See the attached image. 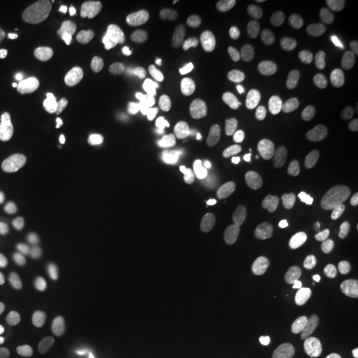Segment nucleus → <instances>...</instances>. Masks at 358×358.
<instances>
[{
  "mask_svg": "<svg viewBox=\"0 0 358 358\" xmlns=\"http://www.w3.org/2000/svg\"><path fill=\"white\" fill-rule=\"evenodd\" d=\"M244 103L245 106L252 110V112H259L263 109V103L259 100L257 94L256 93H248L245 97H244Z\"/></svg>",
  "mask_w": 358,
  "mask_h": 358,
  "instance_id": "obj_32",
  "label": "nucleus"
},
{
  "mask_svg": "<svg viewBox=\"0 0 358 358\" xmlns=\"http://www.w3.org/2000/svg\"><path fill=\"white\" fill-rule=\"evenodd\" d=\"M252 146L255 148L256 150H259V152H263V150L267 149L266 140H264L263 137H255V138L252 140Z\"/></svg>",
  "mask_w": 358,
  "mask_h": 358,
  "instance_id": "obj_42",
  "label": "nucleus"
},
{
  "mask_svg": "<svg viewBox=\"0 0 358 358\" xmlns=\"http://www.w3.org/2000/svg\"><path fill=\"white\" fill-rule=\"evenodd\" d=\"M16 75L22 78H31L36 75V71L34 68H27V66H17L16 68Z\"/></svg>",
  "mask_w": 358,
  "mask_h": 358,
  "instance_id": "obj_38",
  "label": "nucleus"
},
{
  "mask_svg": "<svg viewBox=\"0 0 358 358\" xmlns=\"http://www.w3.org/2000/svg\"><path fill=\"white\" fill-rule=\"evenodd\" d=\"M166 141L161 134L150 133L130 152L129 164L137 173H146L158 166L166 155Z\"/></svg>",
  "mask_w": 358,
  "mask_h": 358,
  "instance_id": "obj_8",
  "label": "nucleus"
},
{
  "mask_svg": "<svg viewBox=\"0 0 358 358\" xmlns=\"http://www.w3.org/2000/svg\"><path fill=\"white\" fill-rule=\"evenodd\" d=\"M207 275L199 268H183L178 273L176 282L183 291H194L205 287Z\"/></svg>",
  "mask_w": 358,
  "mask_h": 358,
  "instance_id": "obj_24",
  "label": "nucleus"
},
{
  "mask_svg": "<svg viewBox=\"0 0 358 358\" xmlns=\"http://www.w3.org/2000/svg\"><path fill=\"white\" fill-rule=\"evenodd\" d=\"M348 264L352 273L358 278V244L352 248L350 254L348 256Z\"/></svg>",
  "mask_w": 358,
  "mask_h": 358,
  "instance_id": "obj_34",
  "label": "nucleus"
},
{
  "mask_svg": "<svg viewBox=\"0 0 358 358\" xmlns=\"http://www.w3.org/2000/svg\"><path fill=\"white\" fill-rule=\"evenodd\" d=\"M297 142L300 149L307 154L312 161L324 164L328 159V152L319 140H316L308 130H300L297 134Z\"/></svg>",
  "mask_w": 358,
  "mask_h": 358,
  "instance_id": "obj_23",
  "label": "nucleus"
},
{
  "mask_svg": "<svg viewBox=\"0 0 358 358\" xmlns=\"http://www.w3.org/2000/svg\"><path fill=\"white\" fill-rule=\"evenodd\" d=\"M266 146L271 152H275L279 157L285 158L292 152V142L284 134H272L266 140Z\"/></svg>",
  "mask_w": 358,
  "mask_h": 358,
  "instance_id": "obj_28",
  "label": "nucleus"
},
{
  "mask_svg": "<svg viewBox=\"0 0 358 358\" xmlns=\"http://www.w3.org/2000/svg\"><path fill=\"white\" fill-rule=\"evenodd\" d=\"M316 223H317V219L315 215H301V217H297L294 227L296 239L300 242H304L310 235Z\"/></svg>",
  "mask_w": 358,
  "mask_h": 358,
  "instance_id": "obj_29",
  "label": "nucleus"
},
{
  "mask_svg": "<svg viewBox=\"0 0 358 358\" xmlns=\"http://www.w3.org/2000/svg\"><path fill=\"white\" fill-rule=\"evenodd\" d=\"M134 208H136V201L129 195L122 196L118 201V203L115 205V217H113V222H112V227L117 230L121 226H124L130 215L133 214Z\"/></svg>",
  "mask_w": 358,
  "mask_h": 358,
  "instance_id": "obj_25",
  "label": "nucleus"
},
{
  "mask_svg": "<svg viewBox=\"0 0 358 358\" xmlns=\"http://www.w3.org/2000/svg\"><path fill=\"white\" fill-rule=\"evenodd\" d=\"M287 178L292 183L294 190L308 192L312 190V177L317 174V169L301 158L294 157L285 170Z\"/></svg>",
  "mask_w": 358,
  "mask_h": 358,
  "instance_id": "obj_13",
  "label": "nucleus"
},
{
  "mask_svg": "<svg viewBox=\"0 0 358 358\" xmlns=\"http://www.w3.org/2000/svg\"><path fill=\"white\" fill-rule=\"evenodd\" d=\"M250 140H251L250 130L242 125L227 127L223 129L217 136L219 145L224 149H231V150L243 149L248 145Z\"/></svg>",
  "mask_w": 358,
  "mask_h": 358,
  "instance_id": "obj_19",
  "label": "nucleus"
},
{
  "mask_svg": "<svg viewBox=\"0 0 358 358\" xmlns=\"http://www.w3.org/2000/svg\"><path fill=\"white\" fill-rule=\"evenodd\" d=\"M68 109L77 120L83 122H94L105 113L106 101L100 94L81 93L69 100Z\"/></svg>",
  "mask_w": 358,
  "mask_h": 358,
  "instance_id": "obj_9",
  "label": "nucleus"
},
{
  "mask_svg": "<svg viewBox=\"0 0 358 358\" xmlns=\"http://www.w3.org/2000/svg\"><path fill=\"white\" fill-rule=\"evenodd\" d=\"M279 208V215H280V222H282L284 229L287 230H294V223L297 220L299 215H296L292 210L284 207V206H278Z\"/></svg>",
  "mask_w": 358,
  "mask_h": 358,
  "instance_id": "obj_31",
  "label": "nucleus"
},
{
  "mask_svg": "<svg viewBox=\"0 0 358 358\" xmlns=\"http://www.w3.org/2000/svg\"><path fill=\"white\" fill-rule=\"evenodd\" d=\"M344 90L348 94H358V51L355 52L346 66Z\"/></svg>",
  "mask_w": 358,
  "mask_h": 358,
  "instance_id": "obj_27",
  "label": "nucleus"
},
{
  "mask_svg": "<svg viewBox=\"0 0 358 358\" xmlns=\"http://www.w3.org/2000/svg\"><path fill=\"white\" fill-rule=\"evenodd\" d=\"M320 35L324 38H337L348 41L356 35V26L349 20L340 17H327L321 22Z\"/></svg>",
  "mask_w": 358,
  "mask_h": 358,
  "instance_id": "obj_18",
  "label": "nucleus"
},
{
  "mask_svg": "<svg viewBox=\"0 0 358 358\" xmlns=\"http://www.w3.org/2000/svg\"><path fill=\"white\" fill-rule=\"evenodd\" d=\"M138 24L141 31H149L152 27V19L148 13H141V16L138 17Z\"/></svg>",
  "mask_w": 358,
  "mask_h": 358,
  "instance_id": "obj_40",
  "label": "nucleus"
},
{
  "mask_svg": "<svg viewBox=\"0 0 358 358\" xmlns=\"http://www.w3.org/2000/svg\"><path fill=\"white\" fill-rule=\"evenodd\" d=\"M153 60L152 48L142 41H130L121 53L120 59L115 63V68L122 76L129 68H138L145 72Z\"/></svg>",
  "mask_w": 358,
  "mask_h": 358,
  "instance_id": "obj_10",
  "label": "nucleus"
},
{
  "mask_svg": "<svg viewBox=\"0 0 358 358\" xmlns=\"http://www.w3.org/2000/svg\"><path fill=\"white\" fill-rule=\"evenodd\" d=\"M143 73L145 72H142L138 68H129L124 72L122 77L128 81L133 90H138L141 88L142 81H143Z\"/></svg>",
  "mask_w": 358,
  "mask_h": 358,
  "instance_id": "obj_30",
  "label": "nucleus"
},
{
  "mask_svg": "<svg viewBox=\"0 0 358 358\" xmlns=\"http://www.w3.org/2000/svg\"><path fill=\"white\" fill-rule=\"evenodd\" d=\"M189 73V65L183 60L164 62L153 72L154 81L165 88H174Z\"/></svg>",
  "mask_w": 358,
  "mask_h": 358,
  "instance_id": "obj_14",
  "label": "nucleus"
},
{
  "mask_svg": "<svg viewBox=\"0 0 358 358\" xmlns=\"http://www.w3.org/2000/svg\"><path fill=\"white\" fill-rule=\"evenodd\" d=\"M125 242H124V239L121 238V236H117L115 235V238H113V252H112V255L118 256L121 252H124L125 251Z\"/></svg>",
  "mask_w": 358,
  "mask_h": 358,
  "instance_id": "obj_36",
  "label": "nucleus"
},
{
  "mask_svg": "<svg viewBox=\"0 0 358 358\" xmlns=\"http://www.w3.org/2000/svg\"><path fill=\"white\" fill-rule=\"evenodd\" d=\"M31 158L32 159H35V161H43L44 159V157H45V149L43 148V146H34L32 149H31Z\"/></svg>",
  "mask_w": 358,
  "mask_h": 358,
  "instance_id": "obj_39",
  "label": "nucleus"
},
{
  "mask_svg": "<svg viewBox=\"0 0 358 358\" xmlns=\"http://www.w3.org/2000/svg\"><path fill=\"white\" fill-rule=\"evenodd\" d=\"M118 282H120V285L122 288H128L129 285H130V275H129L128 269H122L120 272Z\"/></svg>",
  "mask_w": 358,
  "mask_h": 358,
  "instance_id": "obj_41",
  "label": "nucleus"
},
{
  "mask_svg": "<svg viewBox=\"0 0 358 358\" xmlns=\"http://www.w3.org/2000/svg\"><path fill=\"white\" fill-rule=\"evenodd\" d=\"M52 315L44 308H29L16 315L4 325V338L13 345L35 343L50 331Z\"/></svg>",
  "mask_w": 358,
  "mask_h": 358,
  "instance_id": "obj_3",
  "label": "nucleus"
},
{
  "mask_svg": "<svg viewBox=\"0 0 358 358\" xmlns=\"http://www.w3.org/2000/svg\"><path fill=\"white\" fill-rule=\"evenodd\" d=\"M271 192H272V195L280 202L279 205L292 210L294 214L299 217H301L304 213H307L310 207V198H309L308 192H299L294 189L288 190L280 185H275Z\"/></svg>",
  "mask_w": 358,
  "mask_h": 358,
  "instance_id": "obj_16",
  "label": "nucleus"
},
{
  "mask_svg": "<svg viewBox=\"0 0 358 358\" xmlns=\"http://www.w3.org/2000/svg\"><path fill=\"white\" fill-rule=\"evenodd\" d=\"M352 287L350 272L346 268L333 269L329 271L320 282H317V291L321 294L336 296L346 294Z\"/></svg>",
  "mask_w": 358,
  "mask_h": 358,
  "instance_id": "obj_17",
  "label": "nucleus"
},
{
  "mask_svg": "<svg viewBox=\"0 0 358 358\" xmlns=\"http://www.w3.org/2000/svg\"><path fill=\"white\" fill-rule=\"evenodd\" d=\"M322 124H324V120L321 117H316L312 121V128L317 130V131H321L322 130Z\"/></svg>",
  "mask_w": 358,
  "mask_h": 358,
  "instance_id": "obj_43",
  "label": "nucleus"
},
{
  "mask_svg": "<svg viewBox=\"0 0 358 358\" xmlns=\"http://www.w3.org/2000/svg\"><path fill=\"white\" fill-rule=\"evenodd\" d=\"M357 1H348L346 3V8H350V7H353V4H356Z\"/></svg>",
  "mask_w": 358,
  "mask_h": 358,
  "instance_id": "obj_45",
  "label": "nucleus"
},
{
  "mask_svg": "<svg viewBox=\"0 0 358 358\" xmlns=\"http://www.w3.org/2000/svg\"><path fill=\"white\" fill-rule=\"evenodd\" d=\"M87 213L97 226H112L115 217V203L112 195L103 186L97 185L93 187V196L87 203Z\"/></svg>",
  "mask_w": 358,
  "mask_h": 358,
  "instance_id": "obj_11",
  "label": "nucleus"
},
{
  "mask_svg": "<svg viewBox=\"0 0 358 358\" xmlns=\"http://www.w3.org/2000/svg\"><path fill=\"white\" fill-rule=\"evenodd\" d=\"M338 251L340 250H338L337 244L333 242L328 234H324V232L319 234L312 241V252H313V255L316 256L315 266L319 268L327 267L329 255H332V254L337 255Z\"/></svg>",
  "mask_w": 358,
  "mask_h": 358,
  "instance_id": "obj_22",
  "label": "nucleus"
},
{
  "mask_svg": "<svg viewBox=\"0 0 358 358\" xmlns=\"http://www.w3.org/2000/svg\"><path fill=\"white\" fill-rule=\"evenodd\" d=\"M103 19L100 1H75L52 17L44 29V36L53 45L75 48L96 35Z\"/></svg>",
  "mask_w": 358,
  "mask_h": 358,
  "instance_id": "obj_1",
  "label": "nucleus"
},
{
  "mask_svg": "<svg viewBox=\"0 0 358 358\" xmlns=\"http://www.w3.org/2000/svg\"><path fill=\"white\" fill-rule=\"evenodd\" d=\"M15 109V100L0 99V117H10Z\"/></svg>",
  "mask_w": 358,
  "mask_h": 358,
  "instance_id": "obj_33",
  "label": "nucleus"
},
{
  "mask_svg": "<svg viewBox=\"0 0 358 358\" xmlns=\"http://www.w3.org/2000/svg\"><path fill=\"white\" fill-rule=\"evenodd\" d=\"M299 36V28L291 20L262 27L252 36V43L259 51L279 52L291 47Z\"/></svg>",
  "mask_w": 358,
  "mask_h": 358,
  "instance_id": "obj_7",
  "label": "nucleus"
},
{
  "mask_svg": "<svg viewBox=\"0 0 358 358\" xmlns=\"http://www.w3.org/2000/svg\"><path fill=\"white\" fill-rule=\"evenodd\" d=\"M296 68L289 60L278 59L271 62L262 72V78L275 87H287L294 83Z\"/></svg>",
  "mask_w": 358,
  "mask_h": 358,
  "instance_id": "obj_15",
  "label": "nucleus"
},
{
  "mask_svg": "<svg viewBox=\"0 0 358 358\" xmlns=\"http://www.w3.org/2000/svg\"><path fill=\"white\" fill-rule=\"evenodd\" d=\"M27 252L22 243V232L15 224L7 226L1 234L0 280L17 282L26 272Z\"/></svg>",
  "mask_w": 358,
  "mask_h": 358,
  "instance_id": "obj_4",
  "label": "nucleus"
},
{
  "mask_svg": "<svg viewBox=\"0 0 358 358\" xmlns=\"http://www.w3.org/2000/svg\"><path fill=\"white\" fill-rule=\"evenodd\" d=\"M319 214L328 223H336L343 215V203L337 192L333 190H325L319 196Z\"/></svg>",
  "mask_w": 358,
  "mask_h": 358,
  "instance_id": "obj_21",
  "label": "nucleus"
},
{
  "mask_svg": "<svg viewBox=\"0 0 358 358\" xmlns=\"http://www.w3.org/2000/svg\"><path fill=\"white\" fill-rule=\"evenodd\" d=\"M250 80V71L243 59L236 52L222 48L214 56V63L206 75L205 84L210 97L219 100L230 94L235 88H247Z\"/></svg>",
  "mask_w": 358,
  "mask_h": 358,
  "instance_id": "obj_2",
  "label": "nucleus"
},
{
  "mask_svg": "<svg viewBox=\"0 0 358 358\" xmlns=\"http://www.w3.org/2000/svg\"><path fill=\"white\" fill-rule=\"evenodd\" d=\"M10 73H11V65L6 62V59L0 56V87L4 83V80L10 76Z\"/></svg>",
  "mask_w": 358,
  "mask_h": 358,
  "instance_id": "obj_35",
  "label": "nucleus"
},
{
  "mask_svg": "<svg viewBox=\"0 0 358 358\" xmlns=\"http://www.w3.org/2000/svg\"><path fill=\"white\" fill-rule=\"evenodd\" d=\"M78 173L76 158L69 154L56 155L44 161L35 170V182L44 189L62 187L75 178Z\"/></svg>",
  "mask_w": 358,
  "mask_h": 358,
  "instance_id": "obj_6",
  "label": "nucleus"
},
{
  "mask_svg": "<svg viewBox=\"0 0 358 358\" xmlns=\"http://www.w3.org/2000/svg\"><path fill=\"white\" fill-rule=\"evenodd\" d=\"M325 320L334 328H350L358 317V301L332 300L324 307Z\"/></svg>",
  "mask_w": 358,
  "mask_h": 358,
  "instance_id": "obj_12",
  "label": "nucleus"
},
{
  "mask_svg": "<svg viewBox=\"0 0 358 358\" xmlns=\"http://www.w3.org/2000/svg\"><path fill=\"white\" fill-rule=\"evenodd\" d=\"M256 224L260 229H272L278 222H280L278 206L260 205L256 210Z\"/></svg>",
  "mask_w": 358,
  "mask_h": 358,
  "instance_id": "obj_26",
  "label": "nucleus"
},
{
  "mask_svg": "<svg viewBox=\"0 0 358 358\" xmlns=\"http://www.w3.org/2000/svg\"><path fill=\"white\" fill-rule=\"evenodd\" d=\"M207 134V122L198 113H189L182 124V137L190 145H198L205 140Z\"/></svg>",
  "mask_w": 358,
  "mask_h": 358,
  "instance_id": "obj_20",
  "label": "nucleus"
},
{
  "mask_svg": "<svg viewBox=\"0 0 358 358\" xmlns=\"http://www.w3.org/2000/svg\"><path fill=\"white\" fill-rule=\"evenodd\" d=\"M117 22L124 24V26L131 27L133 23H134V13H130V11H124V13L120 15Z\"/></svg>",
  "mask_w": 358,
  "mask_h": 358,
  "instance_id": "obj_37",
  "label": "nucleus"
},
{
  "mask_svg": "<svg viewBox=\"0 0 358 358\" xmlns=\"http://www.w3.org/2000/svg\"><path fill=\"white\" fill-rule=\"evenodd\" d=\"M203 15V7L199 3H170L162 13L161 32L166 36L176 35L178 38H185L201 24Z\"/></svg>",
  "mask_w": 358,
  "mask_h": 358,
  "instance_id": "obj_5",
  "label": "nucleus"
},
{
  "mask_svg": "<svg viewBox=\"0 0 358 358\" xmlns=\"http://www.w3.org/2000/svg\"><path fill=\"white\" fill-rule=\"evenodd\" d=\"M35 170H36V169L32 166H26V169H24L27 176H32V174H35Z\"/></svg>",
  "mask_w": 358,
  "mask_h": 358,
  "instance_id": "obj_44",
  "label": "nucleus"
}]
</instances>
